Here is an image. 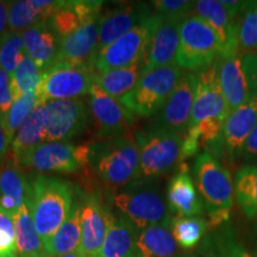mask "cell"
Segmentation results:
<instances>
[{"mask_svg": "<svg viewBox=\"0 0 257 257\" xmlns=\"http://www.w3.org/2000/svg\"><path fill=\"white\" fill-rule=\"evenodd\" d=\"M9 28V2L0 0V40L4 37Z\"/></svg>", "mask_w": 257, "mask_h": 257, "instance_id": "46", "label": "cell"}, {"mask_svg": "<svg viewBox=\"0 0 257 257\" xmlns=\"http://www.w3.org/2000/svg\"><path fill=\"white\" fill-rule=\"evenodd\" d=\"M176 257H200L197 253H193V252H184V253H179Z\"/></svg>", "mask_w": 257, "mask_h": 257, "instance_id": "49", "label": "cell"}, {"mask_svg": "<svg viewBox=\"0 0 257 257\" xmlns=\"http://www.w3.org/2000/svg\"><path fill=\"white\" fill-rule=\"evenodd\" d=\"M111 211L94 193L86 194L81 202L80 250L86 257H99L108 226L113 220Z\"/></svg>", "mask_w": 257, "mask_h": 257, "instance_id": "16", "label": "cell"}, {"mask_svg": "<svg viewBox=\"0 0 257 257\" xmlns=\"http://www.w3.org/2000/svg\"><path fill=\"white\" fill-rule=\"evenodd\" d=\"M246 2H195V16L212 28L220 43V57L238 55V16Z\"/></svg>", "mask_w": 257, "mask_h": 257, "instance_id": "11", "label": "cell"}, {"mask_svg": "<svg viewBox=\"0 0 257 257\" xmlns=\"http://www.w3.org/2000/svg\"><path fill=\"white\" fill-rule=\"evenodd\" d=\"M0 257H18L14 217L0 207Z\"/></svg>", "mask_w": 257, "mask_h": 257, "instance_id": "41", "label": "cell"}, {"mask_svg": "<svg viewBox=\"0 0 257 257\" xmlns=\"http://www.w3.org/2000/svg\"><path fill=\"white\" fill-rule=\"evenodd\" d=\"M256 252H257V250H256Z\"/></svg>", "mask_w": 257, "mask_h": 257, "instance_id": "51", "label": "cell"}, {"mask_svg": "<svg viewBox=\"0 0 257 257\" xmlns=\"http://www.w3.org/2000/svg\"><path fill=\"white\" fill-rule=\"evenodd\" d=\"M59 257H86L83 255L81 250H76V251H73V252H69V253H66V255H62V256H59Z\"/></svg>", "mask_w": 257, "mask_h": 257, "instance_id": "48", "label": "cell"}, {"mask_svg": "<svg viewBox=\"0 0 257 257\" xmlns=\"http://www.w3.org/2000/svg\"><path fill=\"white\" fill-rule=\"evenodd\" d=\"M66 2L54 0H17L9 2V31L23 32L41 22L49 21Z\"/></svg>", "mask_w": 257, "mask_h": 257, "instance_id": "26", "label": "cell"}, {"mask_svg": "<svg viewBox=\"0 0 257 257\" xmlns=\"http://www.w3.org/2000/svg\"><path fill=\"white\" fill-rule=\"evenodd\" d=\"M86 167L110 192L140 179V150L134 136L124 135L91 143Z\"/></svg>", "mask_w": 257, "mask_h": 257, "instance_id": "1", "label": "cell"}, {"mask_svg": "<svg viewBox=\"0 0 257 257\" xmlns=\"http://www.w3.org/2000/svg\"><path fill=\"white\" fill-rule=\"evenodd\" d=\"M99 138H114L127 135L135 123V115L119 101L93 85L87 100Z\"/></svg>", "mask_w": 257, "mask_h": 257, "instance_id": "13", "label": "cell"}, {"mask_svg": "<svg viewBox=\"0 0 257 257\" xmlns=\"http://www.w3.org/2000/svg\"><path fill=\"white\" fill-rule=\"evenodd\" d=\"M31 213L40 237L46 242L69 216L74 205V187L67 180L47 174L29 178Z\"/></svg>", "mask_w": 257, "mask_h": 257, "instance_id": "2", "label": "cell"}, {"mask_svg": "<svg viewBox=\"0 0 257 257\" xmlns=\"http://www.w3.org/2000/svg\"><path fill=\"white\" fill-rule=\"evenodd\" d=\"M112 207L137 231L155 225L170 226L172 216L156 180L137 179L117 191L110 192Z\"/></svg>", "mask_w": 257, "mask_h": 257, "instance_id": "3", "label": "cell"}, {"mask_svg": "<svg viewBox=\"0 0 257 257\" xmlns=\"http://www.w3.org/2000/svg\"><path fill=\"white\" fill-rule=\"evenodd\" d=\"M99 36V18L81 25L69 36L60 40L56 64L67 63L72 66H88L96 54Z\"/></svg>", "mask_w": 257, "mask_h": 257, "instance_id": "19", "label": "cell"}, {"mask_svg": "<svg viewBox=\"0 0 257 257\" xmlns=\"http://www.w3.org/2000/svg\"><path fill=\"white\" fill-rule=\"evenodd\" d=\"M152 12V5L147 3H127L107 10L99 18V36L96 54L110 46L112 42L123 36L131 29L143 23L149 18ZM95 54V56H96Z\"/></svg>", "mask_w": 257, "mask_h": 257, "instance_id": "17", "label": "cell"}, {"mask_svg": "<svg viewBox=\"0 0 257 257\" xmlns=\"http://www.w3.org/2000/svg\"><path fill=\"white\" fill-rule=\"evenodd\" d=\"M197 78L195 73L184 72L174 92L163 107L154 115L153 125L185 137L191 124Z\"/></svg>", "mask_w": 257, "mask_h": 257, "instance_id": "12", "label": "cell"}, {"mask_svg": "<svg viewBox=\"0 0 257 257\" xmlns=\"http://www.w3.org/2000/svg\"><path fill=\"white\" fill-rule=\"evenodd\" d=\"M257 124V95H250L249 100L231 111L224 121L223 141L225 156L231 162L237 161V156L243 143Z\"/></svg>", "mask_w": 257, "mask_h": 257, "instance_id": "20", "label": "cell"}, {"mask_svg": "<svg viewBox=\"0 0 257 257\" xmlns=\"http://www.w3.org/2000/svg\"><path fill=\"white\" fill-rule=\"evenodd\" d=\"M81 239V202L74 201L68 218L49 239L44 242L50 257H59L80 249Z\"/></svg>", "mask_w": 257, "mask_h": 257, "instance_id": "28", "label": "cell"}, {"mask_svg": "<svg viewBox=\"0 0 257 257\" xmlns=\"http://www.w3.org/2000/svg\"><path fill=\"white\" fill-rule=\"evenodd\" d=\"M14 221L18 257H37L48 255L43 240H42L36 230V226H35L29 198L16 213Z\"/></svg>", "mask_w": 257, "mask_h": 257, "instance_id": "30", "label": "cell"}, {"mask_svg": "<svg viewBox=\"0 0 257 257\" xmlns=\"http://www.w3.org/2000/svg\"><path fill=\"white\" fill-rule=\"evenodd\" d=\"M10 144L11 143H10L8 135L5 133V128L3 126L2 119H0V165H2L6 157H8Z\"/></svg>", "mask_w": 257, "mask_h": 257, "instance_id": "47", "label": "cell"}, {"mask_svg": "<svg viewBox=\"0 0 257 257\" xmlns=\"http://www.w3.org/2000/svg\"><path fill=\"white\" fill-rule=\"evenodd\" d=\"M40 100V94H38V92H35L18 96L12 102L8 113L2 118L3 126L5 128L10 143L12 142L15 135L17 134V131L21 128L24 121L28 119L31 112L35 110Z\"/></svg>", "mask_w": 257, "mask_h": 257, "instance_id": "35", "label": "cell"}, {"mask_svg": "<svg viewBox=\"0 0 257 257\" xmlns=\"http://www.w3.org/2000/svg\"><path fill=\"white\" fill-rule=\"evenodd\" d=\"M15 100L11 76L0 66V119L8 113Z\"/></svg>", "mask_w": 257, "mask_h": 257, "instance_id": "42", "label": "cell"}, {"mask_svg": "<svg viewBox=\"0 0 257 257\" xmlns=\"http://www.w3.org/2000/svg\"><path fill=\"white\" fill-rule=\"evenodd\" d=\"M37 257H50L49 255H44V256H37Z\"/></svg>", "mask_w": 257, "mask_h": 257, "instance_id": "50", "label": "cell"}, {"mask_svg": "<svg viewBox=\"0 0 257 257\" xmlns=\"http://www.w3.org/2000/svg\"><path fill=\"white\" fill-rule=\"evenodd\" d=\"M161 21L162 18L154 12L143 23L131 29L118 40L112 42L110 46L105 47L93 60V70L95 73H104L108 70L125 68L142 61L150 37L160 25Z\"/></svg>", "mask_w": 257, "mask_h": 257, "instance_id": "8", "label": "cell"}, {"mask_svg": "<svg viewBox=\"0 0 257 257\" xmlns=\"http://www.w3.org/2000/svg\"><path fill=\"white\" fill-rule=\"evenodd\" d=\"M25 55L24 40L22 32L8 31L0 40V66L10 76H14L16 69Z\"/></svg>", "mask_w": 257, "mask_h": 257, "instance_id": "38", "label": "cell"}, {"mask_svg": "<svg viewBox=\"0 0 257 257\" xmlns=\"http://www.w3.org/2000/svg\"><path fill=\"white\" fill-rule=\"evenodd\" d=\"M162 18V17H161ZM184 21L162 18L153 32L142 57L143 73L159 67L174 64L180 44V28Z\"/></svg>", "mask_w": 257, "mask_h": 257, "instance_id": "18", "label": "cell"}, {"mask_svg": "<svg viewBox=\"0 0 257 257\" xmlns=\"http://www.w3.org/2000/svg\"><path fill=\"white\" fill-rule=\"evenodd\" d=\"M49 111L47 142H69L86 130L89 123L88 102L81 98L47 101Z\"/></svg>", "mask_w": 257, "mask_h": 257, "instance_id": "14", "label": "cell"}, {"mask_svg": "<svg viewBox=\"0 0 257 257\" xmlns=\"http://www.w3.org/2000/svg\"><path fill=\"white\" fill-rule=\"evenodd\" d=\"M143 74L142 61L136 62L125 68L108 70L104 73L94 72V83L101 91L112 98L120 99L126 95L137 85Z\"/></svg>", "mask_w": 257, "mask_h": 257, "instance_id": "32", "label": "cell"}, {"mask_svg": "<svg viewBox=\"0 0 257 257\" xmlns=\"http://www.w3.org/2000/svg\"><path fill=\"white\" fill-rule=\"evenodd\" d=\"M136 246L138 257H176L179 245L170 226L155 225L137 231Z\"/></svg>", "mask_w": 257, "mask_h": 257, "instance_id": "29", "label": "cell"}, {"mask_svg": "<svg viewBox=\"0 0 257 257\" xmlns=\"http://www.w3.org/2000/svg\"><path fill=\"white\" fill-rule=\"evenodd\" d=\"M182 73L176 63L144 72L133 91L121 96L119 101L134 115H155L174 92Z\"/></svg>", "mask_w": 257, "mask_h": 257, "instance_id": "6", "label": "cell"}, {"mask_svg": "<svg viewBox=\"0 0 257 257\" xmlns=\"http://www.w3.org/2000/svg\"><path fill=\"white\" fill-rule=\"evenodd\" d=\"M242 161L245 166H257V124L240 148L237 161Z\"/></svg>", "mask_w": 257, "mask_h": 257, "instance_id": "43", "label": "cell"}, {"mask_svg": "<svg viewBox=\"0 0 257 257\" xmlns=\"http://www.w3.org/2000/svg\"><path fill=\"white\" fill-rule=\"evenodd\" d=\"M134 138L140 150L142 179L156 180L181 162L184 137L180 135L152 125L137 130Z\"/></svg>", "mask_w": 257, "mask_h": 257, "instance_id": "5", "label": "cell"}, {"mask_svg": "<svg viewBox=\"0 0 257 257\" xmlns=\"http://www.w3.org/2000/svg\"><path fill=\"white\" fill-rule=\"evenodd\" d=\"M25 53L40 67L42 72H47L56 64L60 48V38L50 28L49 23L41 22L23 32Z\"/></svg>", "mask_w": 257, "mask_h": 257, "instance_id": "25", "label": "cell"}, {"mask_svg": "<svg viewBox=\"0 0 257 257\" xmlns=\"http://www.w3.org/2000/svg\"><path fill=\"white\" fill-rule=\"evenodd\" d=\"M238 48L243 54L257 50V2H246L238 16Z\"/></svg>", "mask_w": 257, "mask_h": 257, "instance_id": "37", "label": "cell"}, {"mask_svg": "<svg viewBox=\"0 0 257 257\" xmlns=\"http://www.w3.org/2000/svg\"><path fill=\"white\" fill-rule=\"evenodd\" d=\"M50 28L55 32L56 36L62 40V38L69 36L73 32H75L78 29L83 25L81 18L76 11L75 0L73 2H66L62 8L51 16V18L48 21Z\"/></svg>", "mask_w": 257, "mask_h": 257, "instance_id": "39", "label": "cell"}, {"mask_svg": "<svg viewBox=\"0 0 257 257\" xmlns=\"http://www.w3.org/2000/svg\"><path fill=\"white\" fill-rule=\"evenodd\" d=\"M30 193L29 178L14 157H8L0 165V207L12 217L19 211Z\"/></svg>", "mask_w": 257, "mask_h": 257, "instance_id": "23", "label": "cell"}, {"mask_svg": "<svg viewBox=\"0 0 257 257\" xmlns=\"http://www.w3.org/2000/svg\"><path fill=\"white\" fill-rule=\"evenodd\" d=\"M155 14L162 18L185 21L194 11L195 2L188 0H156L153 2Z\"/></svg>", "mask_w": 257, "mask_h": 257, "instance_id": "40", "label": "cell"}, {"mask_svg": "<svg viewBox=\"0 0 257 257\" xmlns=\"http://www.w3.org/2000/svg\"><path fill=\"white\" fill-rule=\"evenodd\" d=\"M218 78L229 113L249 100L251 92L242 67L239 55L218 57Z\"/></svg>", "mask_w": 257, "mask_h": 257, "instance_id": "24", "label": "cell"}, {"mask_svg": "<svg viewBox=\"0 0 257 257\" xmlns=\"http://www.w3.org/2000/svg\"><path fill=\"white\" fill-rule=\"evenodd\" d=\"M195 78L197 86L189 126H194L207 119L225 121L229 115V107L220 88L217 61L195 73Z\"/></svg>", "mask_w": 257, "mask_h": 257, "instance_id": "15", "label": "cell"}, {"mask_svg": "<svg viewBox=\"0 0 257 257\" xmlns=\"http://www.w3.org/2000/svg\"><path fill=\"white\" fill-rule=\"evenodd\" d=\"M94 85V70L88 66L59 63L43 73L38 94L41 100H68L89 95Z\"/></svg>", "mask_w": 257, "mask_h": 257, "instance_id": "10", "label": "cell"}, {"mask_svg": "<svg viewBox=\"0 0 257 257\" xmlns=\"http://www.w3.org/2000/svg\"><path fill=\"white\" fill-rule=\"evenodd\" d=\"M233 191L237 204L248 218L257 217V166H242L234 173Z\"/></svg>", "mask_w": 257, "mask_h": 257, "instance_id": "33", "label": "cell"}, {"mask_svg": "<svg viewBox=\"0 0 257 257\" xmlns=\"http://www.w3.org/2000/svg\"><path fill=\"white\" fill-rule=\"evenodd\" d=\"M42 79H43V72L36 62L25 53L22 62L19 63L18 68L11 78L15 99L28 93L38 92Z\"/></svg>", "mask_w": 257, "mask_h": 257, "instance_id": "36", "label": "cell"}, {"mask_svg": "<svg viewBox=\"0 0 257 257\" xmlns=\"http://www.w3.org/2000/svg\"><path fill=\"white\" fill-rule=\"evenodd\" d=\"M240 57H242V67L250 92L257 95V53L244 54Z\"/></svg>", "mask_w": 257, "mask_h": 257, "instance_id": "45", "label": "cell"}, {"mask_svg": "<svg viewBox=\"0 0 257 257\" xmlns=\"http://www.w3.org/2000/svg\"><path fill=\"white\" fill-rule=\"evenodd\" d=\"M89 148L91 143L75 146L70 142H44L32 150L19 166L35 170L40 174H72L86 168Z\"/></svg>", "mask_w": 257, "mask_h": 257, "instance_id": "9", "label": "cell"}, {"mask_svg": "<svg viewBox=\"0 0 257 257\" xmlns=\"http://www.w3.org/2000/svg\"><path fill=\"white\" fill-rule=\"evenodd\" d=\"M200 257H257V252H250L237 238L233 227L221 225L207 233L199 248Z\"/></svg>", "mask_w": 257, "mask_h": 257, "instance_id": "27", "label": "cell"}, {"mask_svg": "<svg viewBox=\"0 0 257 257\" xmlns=\"http://www.w3.org/2000/svg\"><path fill=\"white\" fill-rule=\"evenodd\" d=\"M201 149L200 138H199V131L197 126H189L187 134L182 140L181 149V162L189 157L195 156Z\"/></svg>", "mask_w": 257, "mask_h": 257, "instance_id": "44", "label": "cell"}, {"mask_svg": "<svg viewBox=\"0 0 257 257\" xmlns=\"http://www.w3.org/2000/svg\"><path fill=\"white\" fill-rule=\"evenodd\" d=\"M48 121L49 111L47 101L40 100L11 142V156L18 165L32 150L47 142Z\"/></svg>", "mask_w": 257, "mask_h": 257, "instance_id": "22", "label": "cell"}, {"mask_svg": "<svg viewBox=\"0 0 257 257\" xmlns=\"http://www.w3.org/2000/svg\"><path fill=\"white\" fill-rule=\"evenodd\" d=\"M219 54V38L206 22L195 15L182 22L175 61L180 68L199 72L216 62Z\"/></svg>", "mask_w": 257, "mask_h": 257, "instance_id": "7", "label": "cell"}, {"mask_svg": "<svg viewBox=\"0 0 257 257\" xmlns=\"http://www.w3.org/2000/svg\"><path fill=\"white\" fill-rule=\"evenodd\" d=\"M137 230L121 218H113L108 226L99 257H138Z\"/></svg>", "mask_w": 257, "mask_h": 257, "instance_id": "31", "label": "cell"}, {"mask_svg": "<svg viewBox=\"0 0 257 257\" xmlns=\"http://www.w3.org/2000/svg\"><path fill=\"white\" fill-rule=\"evenodd\" d=\"M208 221L204 217H174L170 221V231L182 249L195 248L207 234Z\"/></svg>", "mask_w": 257, "mask_h": 257, "instance_id": "34", "label": "cell"}, {"mask_svg": "<svg viewBox=\"0 0 257 257\" xmlns=\"http://www.w3.org/2000/svg\"><path fill=\"white\" fill-rule=\"evenodd\" d=\"M167 204L170 213L176 214V217H198L205 210L197 186L185 163H182L179 172L169 180Z\"/></svg>", "mask_w": 257, "mask_h": 257, "instance_id": "21", "label": "cell"}, {"mask_svg": "<svg viewBox=\"0 0 257 257\" xmlns=\"http://www.w3.org/2000/svg\"><path fill=\"white\" fill-rule=\"evenodd\" d=\"M193 176L208 216V227L213 230L227 224L234 195L233 181L229 170L219 160L204 152L194 161Z\"/></svg>", "mask_w": 257, "mask_h": 257, "instance_id": "4", "label": "cell"}]
</instances>
